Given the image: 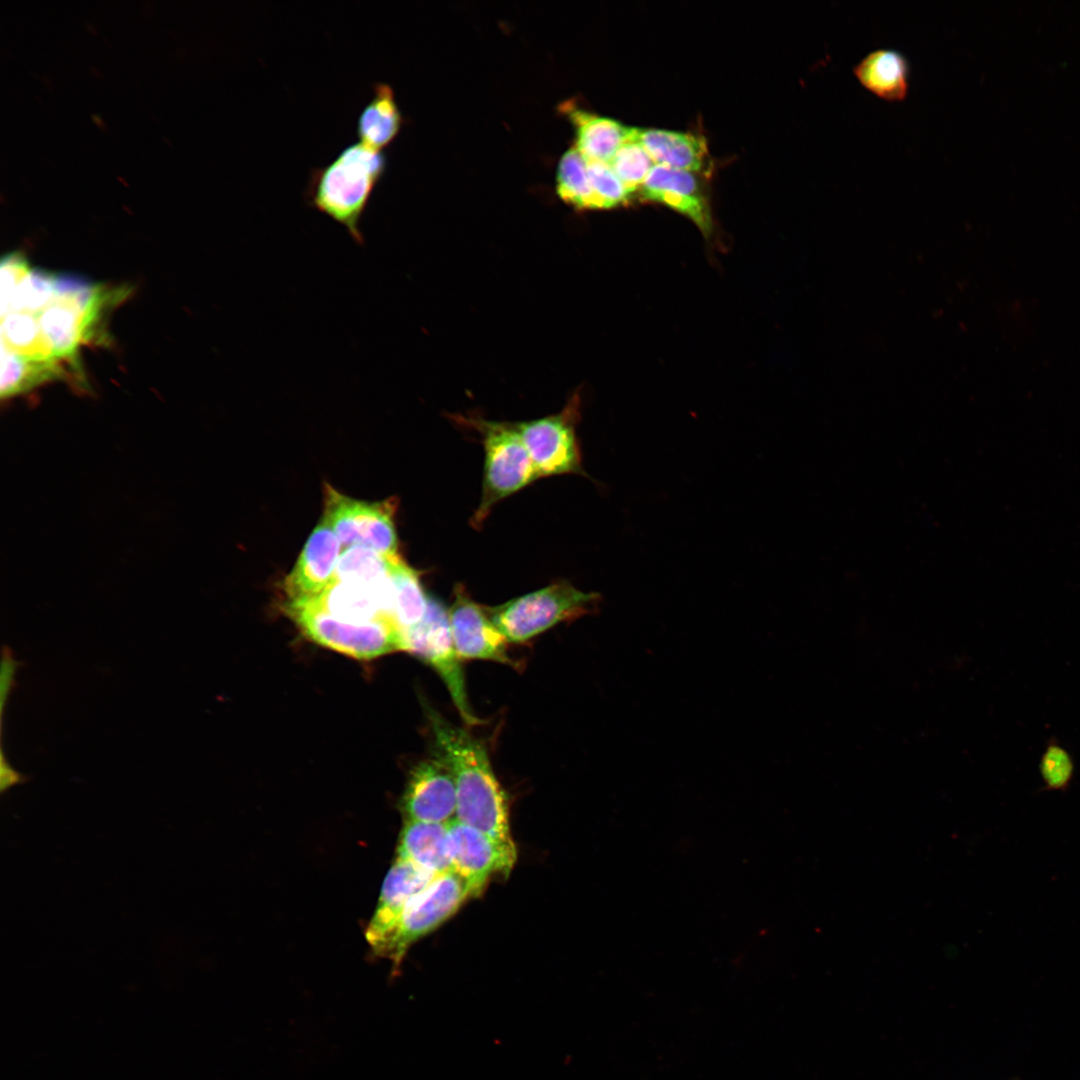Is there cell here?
I'll return each instance as SVG.
<instances>
[{"instance_id": "31", "label": "cell", "mask_w": 1080, "mask_h": 1080, "mask_svg": "<svg viewBox=\"0 0 1080 1080\" xmlns=\"http://www.w3.org/2000/svg\"><path fill=\"white\" fill-rule=\"evenodd\" d=\"M92 119L99 128L105 129V122L98 114H93Z\"/></svg>"}, {"instance_id": "15", "label": "cell", "mask_w": 1080, "mask_h": 1080, "mask_svg": "<svg viewBox=\"0 0 1080 1080\" xmlns=\"http://www.w3.org/2000/svg\"><path fill=\"white\" fill-rule=\"evenodd\" d=\"M301 600L344 620H394L391 577L377 584L331 582L317 596Z\"/></svg>"}, {"instance_id": "12", "label": "cell", "mask_w": 1080, "mask_h": 1080, "mask_svg": "<svg viewBox=\"0 0 1080 1080\" xmlns=\"http://www.w3.org/2000/svg\"><path fill=\"white\" fill-rule=\"evenodd\" d=\"M450 629L461 660H489L517 669L519 663L508 653L507 638L489 617L485 606L476 603L465 587L457 584L448 609Z\"/></svg>"}, {"instance_id": "7", "label": "cell", "mask_w": 1080, "mask_h": 1080, "mask_svg": "<svg viewBox=\"0 0 1080 1080\" xmlns=\"http://www.w3.org/2000/svg\"><path fill=\"white\" fill-rule=\"evenodd\" d=\"M473 896L468 883L453 871L436 876L408 902L374 953L391 960L396 969L415 941L437 928Z\"/></svg>"}, {"instance_id": "30", "label": "cell", "mask_w": 1080, "mask_h": 1080, "mask_svg": "<svg viewBox=\"0 0 1080 1080\" xmlns=\"http://www.w3.org/2000/svg\"><path fill=\"white\" fill-rule=\"evenodd\" d=\"M29 781V777L17 771L8 760L5 758L3 749L0 753V791L4 794L7 790L13 786L24 784Z\"/></svg>"}, {"instance_id": "27", "label": "cell", "mask_w": 1080, "mask_h": 1080, "mask_svg": "<svg viewBox=\"0 0 1080 1080\" xmlns=\"http://www.w3.org/2000/svg\"><path fill=\"white\" fill-rule=\"evenodd\" d=\"M1039 772L1044 783V790L1066 791L1075 773V762L1071 753L1051 737L1040 757Z\"/></svg>"}, {"instance_id": "23", "label": "cell", "mask_w": 1080, "mask_h": 1080, "mask_svg": "<svg viewBox=\"0 0 1080 1080\" xmlns=\"http://www.w3.org/2000/svg\"><path fill=\"white\" fill-rule=\"evenodd\" d=\"M390 577L393 588V618L404 631L423 619L428 596L417 571L401 557L393 562Z\"/></svg>"}, {"instance_id": "20", "label": "cell", "mask_w": 1080, "mask_h": 1080, "mask_svg": "<svg viewBox=\"0 0 1080 1080\" xmlns=\"http://www.w3.org/2000/svg\"><path fill=\"white\" fill-rule=\"evenodd\" d=\"M637 139L656 164L691 173H705L710 169L709 153L702 136L677 131L638 128Z\"/></svg>"}, {"instance_id": "22", "label": "cell", "mask_w": 1080, "mask_h": 1080, "mask_svg": "<svg viewBox=\"0 0 1080 1080\" xmlns=\"http://www.w3.org/2000/svg\"><path fill=\"white\" fill-rule=\"evenodd\" d=\"M403 122L392 87L385 82L373 83L372 96L357 120L359 142L382 151L397 137Z\"/></svg>"}, {"instance_id": "26", "label": "cell", "mask_w": 1080, "mask_h": 1080, "mask_svg": "<svg viewBox=\"0 0 1080 1080\" xmlns=\"http://www.w3.org/2000/svg\"><path fill=\"white\" fill-rule=\"evenodd\" d=\"M635 134L624 142L614 154L609 164L630 191L634 193L640 189L647 175L654 167V161L637 139Z\"/></svg>"}, {"instance_id": "4", "label": "cell", "mask_w": 1080, "mask_h": 1080, "mask_svg": "<svg viewBox=\"0 0 1080 1080\" xmlns=\"http://www.w3.org/2000/svg\"><path fill=\"white\" fill-rule=\"evenodd\" d=\"M455 420L476 430L484 448L481 498L471 518L472 527L480 529L498 502L539 478L515 423L473 416Z\"/></svg>"}, {"instance_id": "18", "label": "cell", "mask_w": 1080, "mask_h": 1080, "mask_svg": "<svg viewBox=\"0 0 1080 1080\" xmlns=\"http://www.w3.org/2000/svg\"><path fill=\"white\" fill-rule=\"evenodd\" d=\"M397 857L435 876L451 871L447 824L405 820L397 846Z\"/></svg>"}, {"instance_id": "6", "label": "cell", "mask_w": 1080, "mask_h": 1080, "mask_svg": "<svg viewBox=\"0 0 1080 1080\" xmlns=\"http://www.w3.org/2000/svg\"><path fill=\"white\" fill-rule=\"evenodd\" d=\"M601 599L567 581H558L495 607H485L500 632L512 643H524L555 625L591 613Z\"/></svg>"}, {"instance_id": "11", "label": "cell", "mask_w": 1080, "mask_h": 1080, "mask_svg": "<svg viewBox=\"0 0 1080 1080\" xmlns=\"http://www.w3.org/2000/svg\"><path fill=\"white\" fill-rule=\"evenodd\" d=\"M447 826L451 871L468 883L475 896L492 877L510 873L517 858L514 842L500 841L456 819Z\"/></svg>"}, {"instance_id": "25", "label": "cell", "mask_w": 1080, "mask_h": 1080, "mask_svg": "<svg viewBox=\"0 0 1080 1080\" xmlns=\"http://www.w3.org/2000/svg\"><path fill=\"white\" fill-rule=\"evenodd\" d=\"M556 191L563 202L577 210L597 209L587 162L575 146L567 150L559 161Z\"/></svg>"}, {"instance_id": "10", "label": "cell", "mask_w": 1080, "mask_h": 1080, "mask_svg": "<svg viewBox=\"0 0 1080 1080\" xmlns=\"http://www.w3.org/2000/svg\"><path fill=\"white\" fill-rule=\"evenodd\" d=\"M579 419L580 397L575 393L560 412L515 423L538 478L562 474L588 477L576 433Z\"/></svg>"}, {"instance_id": "19", "label": "cell", "mask_w": 1080, "mask_h": 1080, "mask_svg": "<svg viewBox=\"0 0 1080 1080\" xmlns=\"http://www.w3.org/2000/svg\"><path fill=\"white\" fill-rule=\"evenodd\" d=\"M562 111L575 128V147L586 160L609 163L620 146L636 131V128L569 103L563 105Z\"/></svg>"}, {"instance_id": "3", "label": "cell", "mask_w": 1080, "mask_h": 1080, "mask_svg": "<svg viewBox=\"0 0 1080 1080\" xmlns=\"http://www.w3.org/2000/svg\"><path fill=\"white\" fill-rule=\"evenodd\" d=\"M387 169V156L361 142L345 147L331 162L310 172L307 204L345 227L364 243L361 220L371 195Z\"/></svg>"}, {"instance_id": "2", "label": "cell", "mask_w": 1080, "mask_h": 1080, "mask_svg": "<svg viewBox=\"0 0 1080 1080\" xmlns=\"http://www.w3.org/2000/svg\"><path fill=\"white\" fill-rule=\"evenodd\" d=\"M433 735V755L453 772L457 808L455 819L504 842H513L507 796L490 762L485 743L441 714L427 708Z\"/></svg>"}, {"instance_id": "24", "label": "cell", "mask_w": 1080, "mask_h": 1080, "mask_svg": "<svg viewBox=\"0 0 1080 1080\" xmlns=\"http://www.w3.org/2000/svg\"><path fill=\"white\" fill-rule=\"evenodd\" d=\"M400 557L389 558L359 545L348 547L340 554L331 582L381 583L390 578L392 564Z\"/></svg>"}, {"instance_id": "17", "label": "cell", "mask_w": 1080, "mask_h": 1080, "mask_svg": "<svg viewBox=\"0 0 1080 1080\" xmlns=\"http://www.w3.org/2000/svg\"><path fill=\"white\" fill-rule=\"evenodd\" d=\"M435 877L409 861L396 858L385 877L375 913L366 930V939L373 950L388 934L408 902Z\"/></svg>"}, {"instance_id": "16", "label": "cell", "mask_w": 1080, "mask_h": 1080, "mask_svg": "<svg viewBox=\"0 0 1080 1080\" xmlns=\"http://www.w3.org/2000/svg\"><path fill=\"white\" fill-rule=\"evenodd\" d=\"M639 191L644 199L662 203L689 217L705 235L711 233L710 205L693 173L656 164Z\"/></svg>"}, {"instance_id": "1", "label": "cell", "mask_w": 1080, "mask_h": 1080, "mask_svg": "<svg viewBox=\"0 0 1080 1080\" xmlns=\"http://www.w3.org/2000/svg\"><path fill=\"white\" fill-rule=\"evenodd\" d=\"M125 295L119 288L32 269L23 256L10 254L1 262V354L85 385L80 347Z\"/></svg>"}, {"instance_id": "5", "label": "cell", "mask_w": 1080, "mask_h": 1080, "mask_svg": "<svg viewBox=\"0 0 1080 1080\" xmlns=\"http://www.w3.org/2000/svg\"><path fill=\"white\" fill-rule=\"evenodd\" d=\"M283 610L308 639L347 656L369 660L405 651L403 630L392 619L344 620L303 600H287Z\"/></svg>"}, {"instance_id": "28", "label": "cell", "mask_w": 1080, "mask_h": 1080, "mask_svg": "<svg viewBox=\"0 0 1080 1080\" xmlns=\"http://www.w3.org/2000/svg\"><path fill=\"white\" fill-rule=\"evenodd\" d=\"M586 162L597 209L615 208L631 200L632 193L618 178L609 163L594 160H586Z\"/></svg>"}, {"instance_id": "13", "label": "cell", "mask_w": 1080, "mask_h": 1080, "mask_svg": "<svg viewBox=\"0 0 1080 1080\" xmlns=\"http://www.w3.org/2000/svg\"><path fill=\"white\" fill-rule=\"evenodd\" d=\"M401 808L406 820L447 824L455 819L457 791L450 767L435 755L419 762L410 772Z\"/></svg>"}, {"instance_id": "9", "label": "cell", "mask_w": 1080, "mask_h": 1080, "mask_svg": "<svg viewBox=\"0 0 1080 1080\" xmlns=\"http://www.w3.org/2000/svg\"><path fill=\"white\" fill-rule=\"evenodd\" d=\"M323 521L333 530L341 546H364L389 558L399 557L394 524V498L367 503L349 498L325 485Z\"/></svg>"}, {"instance_id": "14", "label": "cell", "mask_w": 1080, "mask_h": 1080, "mask_svg": "<svg viewBox=\"0 0 1080 1080\" xmlns=\"http://www.w3.org/2000/svg\"><path fill=\"white\" fill-rule=\"evenodd\" d=\"M341 543L322 520L308 538L292 571L283 583L288 601L320 594L331 582L340 557Z\"/></svg>"}, {"instance_id": "21", "label": "cell", "mask_w": 1080, "mask_h": 1080, "mask_svg": "<svg viewBox=\"0 0 1080 1080\" xmlns=\"http://www.w3.org/2000/svg\"><path fill=\"white\" fill-rule=\"evenodd\" d=\"M853 74L865 89L885 101H903L908 95L910 66L897 50L869 52L853 67Z\"/></svg>"}, {"instance_id": "8", "label": "cell", "mask_w": 1080, "mask_h": 1080, "mask_svg": "<svg viewBox=\"0 0 1080 1080\" xmlns=\"http://www.w3.org/2000/svg\"><path fill=\"white\" fill-rule=\"evenodd\" d=\"M405 651L429 665L441 678L467 725H479L482 721L472 711L464 671L450 629L448 609L433 596H428V604L423 619L415 626L403 631Z\"/></svg>"}, {"instance_id": "29", "label": "cell", "mask_w": 1080, "mask_h": 1080, "mask_svg": "<svg viewBox=\"0 0 1080 1080\" xmlns=\"http://www.w3.org/2000/svg\"><path fill=\"white\" fill-rule=\"evenodd\" d=\"M24 663L14 657V653L8 646H3L0 671V714L1 725L3 722L4 709L9 695L16 686L15 676Z\"/></svg>"}]
</instances>
